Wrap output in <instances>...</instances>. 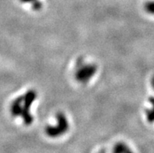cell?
Returning <instances> with one entry per match:
<instances>
[{"label":"cell","instance_id":"52a82bcc","mask_svg":"<svg viewBox=\"0 0 154 153\" xmlns=\"http://www.w3.org/2000/svg\"><path fill=\"white\" fill-rule=\"evenodd\" d=\"M32 8L34 10H40L42 8V3L41 2H39L38 0H35L32 3Z\"/></svg>","mask_w":154,"mask_h":153},{"label":"cell","instance_id":"5b68a950","mask_svg":"<svg viewBox=\"0 0 154 153\" xmlns=\"http://www.w3.org/2000/svg\"><path fill=\"white\" fill-rule=\"evenodd\" d=\"M149 101L152 104V108L146 109V119L149 123H154V97H150Z\"/></svg>","mask_w":154,"mask_h":153},{"label":"cell","instance_id":"277c9868","mask_svg":"<svg viewBox=\"0 0 154 153\" xmlns=\"http://www.w3.org/2000/svg\"><path fill=\"white\" fill-rule=\"evenodd\" d=\"M113 151L116 153H125L131 152V150L127 145H125L123 142H119V143L116 144L115 146L113 147Z\"/></svg>","mask_w":154,"mask_h":153},{"label":"cell","instance_id":"6da1fadb","mask_svg":"<svg viewBox=\"0 0 154 153\" xmlns=\"http://www.w3.org/2000/svg\"><path fill=\"white\" fill-rule=\"evenodd\" d=\"M37 99V92L35 90H29L24 95H20L12 103L10 112L14 117H21L23 124L29 126L33 123V116L31 113V105Z\"/></svg>","mask_w":154,"mask_h":153},{"label":"cell","instance_id":"9c48e42d","mask_svg":"<svg viewBox=\"0 0 154 153\" xmlns=\"http://www.w3.org/2000/svg\"><path fill=\"white\" fill-rule=\"evenodd\" d=\"M151 84H152V87L154 88V77L152 78V81H151Z\"/></svg>","mask_w":154,"mask_h":153},{"label":"cell","instance_id":"3957f363","mask_svg":"<svg viewBox=\"0 0 154 153\" xmlns=\"http://www.w3.org/2000/svg\"><path fill=\"white\" fill-rule=\"evenodd\" d=\"M69 127L66 116L63 112H58L57 114V125L47 126L45 129V134L50 138H58L69 130Z\"/></svg>","mask_w":154,"mask_h":153},{"label":"cell","instance_id":"7a4b0ae2","mask_svg":"<svg viewBox=\"0 0 154 153\" xmlns=\"http://www.w3.org/2000/svg\"><path fill=\"white\" fill-rule=\"evenodd\" d=\"M97 66L94 63H84L83 59L79 58L76 64L75 79L82 84L88 83L97 72Z\"/></svg>","mask_w":154,"mask_h":153},{"label":"cell","instance_id":"8992f818","mask_svg":"<svg viewBox=\"0 0 154 153\" xmlns=\"http://www.w3.org/2000/svg\"><path fill=\"white\" fill-rule=\"evenodd\" d=\"M145 10L149 14L154 15V1H149L145 4Z\"/></svg>","mask_w":154,"mask_h":153},{"label":"cell","instance_id":"ba28073f","mask_svg":"<svg viewBox=\"0 0 154 153\" xmlns=\"http://www.w3.org/2000/svg\"><path fill=\"white\" fill-rule=\"evenodd\" d=\"M22 2H33L34 1H35V0H20Z\"/></svg>","mask_w":154,"mask_h":153}]
</instances>
